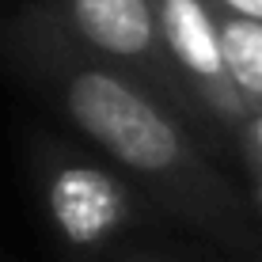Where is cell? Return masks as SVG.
<instances>
[{"instance_id": "6", "label": "cell", "mask_w": 262, "mask_h": 262, "mask_svg": "<svg viewBox=\"0 0 262 262\" xmlns=\"http://www.w3.org/2000/svg\"><path fill=\"white\" fill-rule=\"evenodd\" d=\"M221 8L228 15H243V19H258L262 23V0H221Z\"/></svg>"}, {"instance_id": "3", "label": "cell", "mask_w": 262, "mask_h": 262, "mask_svg": "<svg viewBox=\"0 0 262 262\" xmlns=\"http://www.w3.org/2000/svg\"><path fill=\"white\" fill-rule=\"evenodd\" d=\"M69 15L95 50L114 57H141L156 42L152 0H69Z\"/></svg>"}, {"instance_id": "1", "label": "cell", "mask_w": 262, "mask_h": 262, "mask_svg": "<svg viewBox=\"0 0 262 262\" xmlns=\"http://www.w3.org/2000/svg\"><path fill=\"white\" fill-rule=\"evenodd\" d=\"M69 114L95 144L133 171H167L175 167L179 133L141 92L103 69L76 72L69 80Z\"/></svg>"}, {"instance_id": "4", "label": "cell", "mask_w": 262, "mask_h": 262, "mask_svg": "<svg viewBox=\"0 0 262 262\" xmlns=\"http://www.w3.org/2000/svg\"><path fill=\"white\" fill-rule=\"evenodd\" d=\"M156 31L186 72L198 80H224L216 15L205 0H156Z\"/></svg>"}, {"instance_id": "2", "label": "cell", "mask_w": 262, "mask_h": 262, "mask_svg": "<svg viewBox=\"0 0 262 262\" xmlns=\"http://www.w3.org/2000/svg\"><path fill=\"white\" fill-rule=\"evenodd\" d=\"M50 213L72 243H95L122 221V194L103 171L65 167L50 183Z\"/></svg>"}, {"instance_id": "5", "label": "cell", "mask_w": 262, "mask_h": 262, "mask_svg": "<svg viewBox=\"0 0 262 262\" xmlns=\"http://www.w3.org/2000/svg\"><path fill=\"white\" fill-rule=\"evenodd\" d=\"M216 38H221L224 76L239 92L262 99V23L224 12L216 19Z\"/></svg>"}, {"instance_id": "7", "label": "cell", "mask_w": 262, "mask_h": 262, "mask_svg": "<svg viewBox=\"0 0 262 262\" xmlns=\"http://www.w3.org/2000/svg\"><path fill=\"white\" fill-rule=\"evenodd\" d=\"M251 133H255V144H258V148H262V114H258V118H255V125H251Z\"/></svg>"}]
</instances>
